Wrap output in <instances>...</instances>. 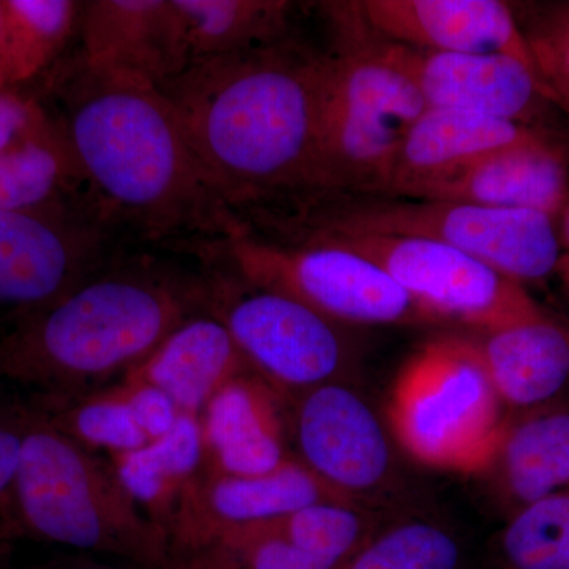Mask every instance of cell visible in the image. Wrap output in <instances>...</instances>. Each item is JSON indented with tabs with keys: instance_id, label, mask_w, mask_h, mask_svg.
I'll return each instance as SVG.
<instances>
[{
	"instance_id": "obj_1",
	"label": "cell",
	"mask_w": 569,
	"mask_h": 569,
	"mask_svg": "<svg viewBox=\"0 0 569 569\" xmlns=\"http://www.w3.org/2000/svg\"><path fill=\"white\" fill-rule=\"evenodd\" d=\"M328 58L295 39L192 63L160 86L234 217L320 194Z\"/></svg>"
},
{
	"instance_id": "obj_2",
	"label": "cell",
	"mask_w": 569,
	"mask_h": 569,
	"mask_svg": "<svg viewBox=\"0 0 569 569\" xmlns=\"http://www.w3.org/2000/svg\"><path fill=\"white\" fill-rule=\"evenodd\" d=\"M50 92L51 118L112 227L186 252L231 233L234 216L159 88L96 73L71 56L52 67Z\"/></svg>"
},
{
	"instance_id": "obj_3",
	"label": "cell",
	"mask_w": 569,
	"mask_h": 569,
	"mask_svg": "<svg viewBox=\"0 0 569 569\" xmlns=\"http://www.w3.org/2000/svg\"><path fill=\"white\" fill-rule=\"evenodd\" d=\"M204 312V274H182L153 258H111L0 340V378L74 396L129 376L178 326Z\"/></svg>"
},
{
	"instance_id": "obj_4",
	"label": "cell",
	"mask_w": 569,
	"mask_h": 569,
	"mask_svg": "<svg viewBox=\"0 0 569 569\" xmlns=\"http://www.w3.org/2000/svg\"><path fill=\"white\" fill-rule=\"evenodd\" d=\"M11 512L21 530L56 545L111 553L140 569L171 559L167 531L141 515L114 467L39 415L26 430Z\"/></svg>"
},
{
	"instance_id": "obj_5",
	"label": "cell",
	"mask_w": 569,
	"mask_h": 569,
	"mask_svg": "<svg viewBox=\"0 0 569 569\" xmlns=\"http://www.w3.org/2000/svg\"><path fill=\"white\" fill-rule=\"evenodd\" d=\"M192 253L340 325L448 326L369 258L310 231L236 223L230 234L194 246Z\"/></svg>"
},
{
	"instance_id": "obj_6",
	"label": "cell",
	"mask_w": 569,
	"mask_h": 569,
	"mask_svg": "<svg viewBox=\"0 0 569 569\" xmlns=\"http://www.w3.org/2000/svg\"><path fill=\"white\" fill-rule=\"evenodd\" d=\"M258 217L329 233L429 239L471 254L522 284L548 279L563 261L556 219L526 209L387 194H325Z\"/></svg>"
},
{
	"instance_id": "obj_7",
	"label": "cell",
	"mask_w": 569,
	"mask_h": 569,
	"mask_svg": "<svg viewBox=\"0 0 569 569\" xmlns=\"http://www.w3.org/2000/svg\"><path fill=\"white\" fill-rule=\"evenodd\" d=\"M337 32L328 58L320 194H383L408 130L427 110L407 74L323 3Z\"/></svg>"
},
{
	"instance_id": "obj_8",
	"label": "cell",
	"mask_w": 569,
	"mask_h": 569,
	"mask_svg": "<svg viewBox=\"0 0 569 569\" xmlns=\"http://www.w3.org/2000/svg\"><path fill=\"white\" fill-rule=\"evenodd\" d=\"M473 339L443 336L399 370L388 418L400 447L422 466L477 475L496 462L509 419Z\"/></svg>"
},
{
	"instance_id": "obj_9",
	"label": "cell",
	"mask_w": 569,
	"mask_h": 569,
	"mask_svg": "<svg viewBox=\"0 0 569 569\" xmlns=\"http://www.w3.org/2000/svg\"><path fill=\"white\" fill-rule=\"evenodd\" d=\"M201 263L208 312L227 326L247 365L277 387L307 391L339 383L350 358L342 325L299 299L247 282L222 264Z\"/></svg>"
},
{
	"instance_id": "obj_10",
	"label": "cell",
	"mask_w": 569,
	"mask_h": 569,
	"mask_svg": "<svg viewBox=\"0 0 569 569\" xmlns=\"http://www.w3.org/2000/svg\"><path fill=\"white\" fill-rule=\"evenodd\" d=\"M298 228L331 239L369 258L445 323L479 335L508 328L545 313L518 280L452 247L407 236L347 234Z\"/></svg>"
},
{
	"instance_id": "obj_11",
	"label": "cell",
	"mask_w": 569,
	"mask_h": 569,
	"mask_svg": "<svg viewBox=\"0 0 569 569\" xmlns=\"http://www.w3.org/2000/svg\"><path fill=\"white\" fill-rule=\"evenodd\" d=\"M118 233L91 198L0 212V313L54 305L114 258Z\"/></svg>"
},
{
	"instance_id": "obj_12",
	"label": "cell",
	"mask_w": 569,
	"mask_h": 569,
	"mask_svg": "<svg viewBox=\"0 0 569 569\" xmlns=\"http://www.w3.org/2000/svg\"><path fill=\"white\" fill-rule=\"evenodd\" d=\"M367 37L410 78L427 108L477 112L538 129V119L553 103L541 74L512 56L417 50Z\"/></svg>"
},
{
	"instance_id": "obj_13",
	"label": "cell",
	"mask_w": 569,
	"mask_h": 569,
	"mask_svg": "<svg viewBox=\"0 0 569 569\" xmlns=\"http://www.w3.org/2000/svg\"><path fill=\"white\" fill-rule=\"evenodd\" d=\"M331 3L359 31L373 39L426 51L508 54L538 71L529 41L509 3L498 0Z\"/></svg>"
},
{
	"instance_id": "obj_14",
	"label": "cell",
	"mask_w": 569,
	"mask_h": 569,
	"mask_svg": "<svg viewBox=\"0 0 569 569\" xmlns=\"http://www.w3.org/2000/svg\"><path fill=\"white\" fill-rule=\"evenodd\" d=\"M358 505L329 488L302 462L287 459L269 473L227 475L211 468L183 488L164 522L171 556H182L228 527L280 519L310 505Z\"/></svg>"
},
{
	"instance_id": "obj_15",
	"label": "cell",
	"mask_w": 569,
	"mask_h": 569,
	"mask_svg": "<svg viewBox=\"0 0 569 569\" xmlns=\"http://www.w3.org/2000/svg\"><path fill=\"white\" fill-rule=\"evenodd\" d=\"M295 433L302 463L350 500L381 488L391 473V448L380 419L343 385L302 391Z\"/></svg>"
},
{
	"instance_id": "obj_16",
	"label": "cell",
	"mask_w": 569,
	"mask_h": 569,
	"mask_svg": "<svg viewBox=\"0 0 569 569\" xmlns=\"http://www.w3.org/2000/svg\"><path fill=\"white\" fill-rule=\"evenodd\" d=\"M77 58L96 73L160 86L190 66L173 0L81 3Z\"/></svg>"
},
{
	"instance_id": "obj_17",
	"label": "cell",
	"mask_w": 569,
	"mask_h": 569,
	"mask_svg": "<svg viewBox=\"0 0 569 569\" xmlns=\"http://www.w3.org/2000/svg\"><path fill=\"white\" fill-rule=\"evenodd\" d=\"M402 198L526 209L557 219L569 203L567 151L545 133L486 153Z\"/></svg>"
},
{
	"instance_id": "obj_18",
	"label": "cell",
	"mask_w": 569,
	"mask_h": 569,
	"mask_svg": "<svg viewBox=\"0 0 569 569\" xmlns=\"http://www.w3.org/2000/svg\"><path fill=\"white\" fill-rule=\"evenodd\" d=\"M537 127L458 110L427 108L397 152L387 197H408L438 176L498 149L545 134Z\"/></svg>"
},
{
	"instance_id": "obj_19",
	"label": "cell",
	"mask_w": 569,
	"mask_h": 569,
	"mask_svg": "<svg viewBox=\"0 0 569 569\" xmlns=\"http://www.w3.org/2000/svg\"><path fill=\"white\" fill-rule=\"evenodd\" d=\"M473 339L505 407L529 411L569 389V328L542 313Z\"/></svg>"
},
{
	"instance_id": "obj_20",
	"label": "cell",
	"mask_w": 569,
	"mask_h": 569,
	"mask_svg": "<svg viewBox=\"0 0 569 569\" xmlns=\"http://www.w3.org/2000/svg\"><path fill=\"white\" fill-rule=\"evenodd\" d=\"M244 356L212 313H198L174 329L162 346L127 376V383L163 391L182 413L200 418L213 396L242 377Z\"/></svg>"
},
{
	"instance_id": "obj_21",
	"label": "cell",
	"mask_w": 569,
	"mask_h": 569,
	"mask_svg": "<svg viewBox=\"0 0 569 569\" xmlns=\"http://www.w3.org/2000/svg\"><path fill=\"white\" fill-rule=\"evenodd\" d=\"M263 385L234 378L203 411L204 456L211 468L227 475L269 473L284 460L279 417Z\"/></svg>"
},
{
	"instance_id": "obj_22",
	"label": "cell",
	"mask_w": 569,
	"mask_h": 569,
	"mask_svg": "<svg viewBox=\"0 0 569 569\" xmlns=\"http://www.w3.org/2000/svg\"><path fill=\"white\" fill-rule=\"evenodd\" d=\"M492 468L518 509L569 488V402L523 411L509 421Z\"/></svg>"
},
{
	"instance_id": "obj_23",
	"label": "cell",
	"mask_w": 569,
	"mask_h": 569,
	"mask_svg": "<svg viewBox=\"0 0 569 569\" xmlns=\"http://www.w3.org/2000/svg\"><path fill=\"white\" fill-rule=\"evenodd\" d=\"M73 198L91 194L61 129L39 104L24 130L0 151V212L28 211Z\"/></svg>"
},
{
	"instance_id": "obj_24",
	"label": "cell",
	"mask_w": 569,
	"mask_h": 569,
	"mask_svg": "<svg viewBox=\"0 0 569 569\" xmlns=\"http://www.w3.org/2000/svg\"><path fill=\"white\" fill-rule=\"evenodd\" d=\"M186 33L190 66L261 50L293 39L288 0H173Z\"/></svg>"
},
{
	"instance_id": "obj_25",
	"label": "cell",
	"mask_w": 569,
	"mask_h": 569,
	"mask_svg": "<svg viewBox=\"0 0 569 569\" xmlns=\"http://www.w3.org/2000/svg\"><path fill=\"white\" fill-rule=\"evenodd\" d=\"M204 460L203 427L200 418L182 413L170 433L134 451L116 455L114 470L140 507L160 512L164 526L183 488Z\"/></svg>"
},
{
	"instance_id": "obj_26",
	"label": "cell",
	"mask_w": 569,
	"mask_h": 569,
	"mask_svg": "<svg viewBox=\"0 0 569 569\" xmlns=\"http://www.w3.org/2000/svg\"><path fill=\"white\" fill-rule=\"evenodd\" d=\"M81 3L73 0H2V66L7 89L59 62L78 33Z\"/></svg>"
},
{
	"instance_id": "obj_27",
	"label": "cell",
	"mask_w": 569,
	"mask_h": 569,
	"mask_svg": "<svg viewBox=\"0 0 569 569\" xmlns=\"http://www.w3.org/2000/svg\"><path fill=\"white\" fill-rule=\"evenodd\" d=\"M500 546L515 569H569V488L518 509Z\"/></svg>"
},
{
	"instance_id": "obj_28",
	"label": "cell",
	"mask_w": 569,
	"mask_h": 569,
	"mask_svg": "<svg viewBox=\"0 0 569 569\" xmlns=\"http://www.w3.org/2000/svg\"><path fill=\"white\" fill-rule=\"evenodd\" d=\"M272 520L283 537L299 549L339 567H343L376 535L359 505L323 501Z\"/></svg>"
},
{
	"instance_id": "obj_29",
	"label": "cell",
	"mask_w": 569,
	"mask_h": 569,
	"mask_svg": "<svg viewBox=\"0 0 569 569\" xmlns=\"http://www.w3.org/2000/svg\"><path fill=\"white\" fill-rule=\"evenodd\" d=\"M460 561L452 535L417 520L373 535L340 569H460Z\"/></svg>"
},
{
	"instance_id": "obj_30",
	"label": "cell",
	"mask_w": 569,
	"mask_h": 569,
	"mask_svg": "<svg viewBox=\"0 0 569 569\" xmlns=\"http://www.w3.org/2000/svg\"><path fill=\"white\" fill-rule=\"evenodd\" d=\"M48 419L86 448L89 445L110 449L114 455H123L149 443L134 421L132 408L122 396L86 400Z\"/></svg>"
},
{
	"instance_id": "obj_31",
	"label": "cell",
	"mask_w": 569,
	"mask_h": 569,
	"mask_svg": "<svg viewBox=\"0 0 569 569\" xmlns=\"http://www.w3.org/2000/svg\"><path fill=\"white\" fill-rule=\"evenodd\" d=\"M519 20V18H518ZM553 103L569 108V2L538 7L520 22Z\"/></svg>"
},
{
	"instance_id": "obj_32",
	"label": "cell",
	"mask_w": 569,
	"mask_h": 569,
	"mask_svg": "<svg viewBox=\"0 0 569 569\" xmlns=\"http://www.w3.org/2000/svg\"><path fill=\"white\" fill-rule=\"evenodd\" d=\"M31 415L0 400V512L3 509L11 511V497Z\"/></svg>"
},
{
	"instance_id": "obj_33",
	"label": "cell",
	"mask_w": 569,
	"mask_h": 569,
	"mask_svg": "<svg viewBox=\"0 0 569 569\" xmlns=\"http://www.w3.org/2000/svg\"><path fill=\"white\" fill-rule=\"evenodd\" d=\"M127 387L130 389L122 397L132 408L134 421L146 438L152 441L170 433L182 415L171 397L149 385L127 383Z\"/></svg>"
},
{
	"instance_id": "obj_34",
	"label": "cell",
	"mask_w": 569,
	"mask_h": 569,
	"mask_svg": "<svg viewBox=\"0 0 569 569\" xmlns=\"http://www.w3.org/2000/svg\"><path fill=\"white\" fill-rule=\"evenodd\" d=\"M37 108L39 102L24 99L13 89L0 92V151L24 130Z\"/></svg>"
},
{
	"instance_id": "obj_35",
	"label": "cell",
	"mask_w": 569,
	"mask_h": 569,
	"mask_svg": "<svg viewBox=\"0 0 569 569\" xmlns=\"http://www.w3.org/2000/svg\"><path fill=\"white\" fill-rule=\"evenodd\" d=\"M560 241L561 246L567 247L569 250V203L567 208L561 212V228H560Z\"/></svg>"
},
{
	"instance_id": "obj_36",
	"label": "cell",
	"mask_w": 569,
	"mask_h": 569,
	"mask_svg": "<svg viewBox=\"0 0 569 569\" xmlns=\"http://www.w3.org/2000/svg\"><path fill=\"white\" fill-rule=\"evenodd\" d=\"M2 43H3V13H2V2H0V92H6V91H10V89H7L6 78H3Z\"/></svg>"
},
{
	"instance_id": "obj_37",
	"label": "cell",
	"mask_w": 569,
	"mask_h": 569,
	"mask_svg": "<svg viewBox=\"0 0 569 569\" xmlns=\"http://www.w3.org/2000/svg\"><path fill=\"white\" fill-rule=\"evenodd\" d=\"M157 569H194V568L187 567V565L182 563V561L176 560V559H173V557H171V559L168 560L167 565H163L162 568H157Z\"/></svg>"
},
{
	"instance_id": "obj_38",
	"label": "cell",
	"mask_w": 569,
	"mask_h": 569,
	"mask_svg": "<svg viewBox=\"0 0 569 569\" xmlns=\"http://www.w3.org/2000/svg\"><path fill=\"white\" fill-rule=\"evenodd\" d=\"M66 569H116L110 567H102V565H92V563H86V565H77V567H70Z\"/></svg>"
},
{
	"instance_id": "obj_39",
	"label": "cell",
	"mask_w": 569,
	"mask_h": 569,
	"mask_svg": "<svg viewBox=\"0 0 569 569\" xmlns=\"http://www.w3.org/2000/svg\"><path fill=\"white\" fill-rule=\"evenodd\" d=\"M560 271L567 272L569 280V258H563V261H561Z\"/></svg>"
},
{
	"instance_id": "obj_40",
	"label": "cell",
	"mask_w": 569,
	"mask_h": 569,
	"mask_svg": "<svg viewBox=\"0 0 569 569\" xmlns=\"http://www.w3.org/2000/svg\"><path fill=\"white\" fill-rule=\"evenodd\" d=\"M567 112H568V116H569V108H568Z\"/></svg>"
},
{
	"instance_id": "obj_41",
	"label": "cell",
	"mask_w": 569,
	"mask_h": 569,
	"mask_svg": "<svg viewBox=\"0 0 569 569\" xmlns=\"http://www.w3.org/2000/svg\"><path fill=\"white\" fill-rule=\"evenodd\" d=\"M0 533H2V531H0Z\"/></svg>"
}]
</instances>
